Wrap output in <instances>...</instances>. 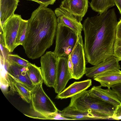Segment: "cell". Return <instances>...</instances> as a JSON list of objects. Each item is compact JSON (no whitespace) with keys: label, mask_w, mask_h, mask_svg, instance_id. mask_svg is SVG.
Returning a JSON list of instances; mask_svg holds the SVG:
<instances>
[{"label":"cell","mask_w":121,"mask_h":121,"mask_svg":"<svg viewBox=\"0 0 121 121\" xmlns=\"http://www.w3.org/2000/svg\"><path fill=\"white\" fill-rule=\"evenodd\" d=\"M115 5L118 8L121 15V0H113Z\"/></svg>","instance_id":"obj_31"},{"label":"cell","mask_w":121,"mask_h":121,"mask_svg":"<svg viewBox=\"0 0 121 121\" xmlns=\"http://www.w3.org/2000/svg\"><path fill=\"white\" fill-rule=\"evenodd\" d=\"M19 0H0V27L2 30L6 21L14 14Z\"/></svg>","instance_id":"obj_16"},{"label":"cell","mask_w":121,"mask_h":121,"mask_svg":"<svg viewBox=\"0 0 121 121\" xmlns=\"http://www.w3.org/2000/svg\"><path fill=\"white\" fill-rule=\"evenodd\" d=\"M70 105L77 109L93 113L98 119L111 118L115 107L89 95L85 90L71 98Z\"/></svg>","instance_id":"obj_3"},{"label":"cell","mask_w":121,"mask_h":121,"mask_svg":"<svg viewBox=\"0 0 121 121\" xmlns=\"http://www.w3.org/2000/svg\"><path fill=\"white\" fill-rule=\"evenodd\" d=\"M88 3V0H63L60 8L66 10L81 22L87 11Z\"/></svg>","instance_id":"obj_12"},{"label":"cell","mask_w":121,"mask_h":121,"mask_svg":"<svg viewBox=\"0 0 121 121\" xmlns=\"http://www.w3.org/2000/svg\"><path fill=\"white\" fill-rule=\"evenodd\" d=\"M7 60L9 61L15 63L20 65L27 67L30 63L28 60L24 59L17 54H8Z\"/></svg>","instance_id":"obj_24"},{"label":"cell","mask_w":121,"mask_h":121,"mask_svg":"<svg viewBox=\"0 0 121 121\" xmlns=\"http://www.w3.org/2000/svg\"><path fill=\"white\" fill-rule=\"evenodd\" d=\"M58 57L53 52H47L41 57V69L44 83L48 87H53L56 77Z\"/></svg>","instance_id":"obj_7"},{"label":"cell","mask_w":121,"mask_h":121,"mask_svg":"<svg viewBox=\"0 0 121 121\" xmlns=\"http://www.w3.org/2000/svg\"><path fill=\"white\" fill-rule=\"evenodd\" d=\"M113 54L121 60V39H116L113 47Z\"/></svg>","instance_id":"obj_25"},{"label":"cell","mask_w":121,"mask_h":121,"mask_svg":"<svg viewBox=\"0 0 121 121\" xmlns=\"http://www.w3.org/2000/svg\"><path fill=\"white\" fill-rule=\"evenodd\" d=\"M28 21L22 19L17 37L16 44L17 46L22 45L25 39Z\"/></svg>","instance_id":"obj_22"},{"label":"cell","mask_w":121,"mask_h":121,"mask_svg":"<svg viewBox=\"0 0 121 121\" xmlns=\"http://www.w3.org/2000/svg\"><path fill=\"white\" fill-rule=\"evenodd\" d=\"M85 56L84 43L81 34L78 35L75 45L68 56V63L69 70L72 72V78L78 80L85 74Z\"/></svg>","instance_id":"obj_5"},{"label":"cell","mask_w":121,"mask_h":121,"mask_svg":"<svg viewBox=\"0 0 121 121\" xmlns=\"http://www.w3.org/2000/svg\"><path fill=\"white\" fill-rule=\"evenodd\" d=\"M93 78L99 82L101 86L110 88L113 85L121 82V71L119 70L107 72Z\"/></svg>","instance_id":"obj_17"},{"label":"cell","mask_w":121,"mask_h":121,"mask_svg":"<svg viewBox=\"0 0 121 121\" xmlns=\"http://www.w3.org/2000/svg\"><path fill=\"white\" fill-rule=\"evenodd\" d=\"M26 71L30 79L34 85L43 81L40 67L30 63L27 67Z\"/></svg>","instance_id":"obj_19"},{"label":"cell","mask_w":121,"mask_h":121,"mask_svg":"<svg viewBox=\"0 0 121 121\" xmlns=\"http://www.w3.org/2000/svg\"><path fill=\"white\" fill-rule=\"evenodd\" d=\"M43 81L35 85L31 91V108L32 110L29 115V117L43 119L46 115L59 110L46 94L42 87Z\"/></svg>","instance_id":"obj_4"},{"label":"cell","mask_w":121,"mask_h":121,"mask_svg":"<svg viewBox=\"0 0 121 121\" xmlns=\"http://www.w3.org/2000/svg\"><path fill=\"white\" fill-rule=\"evenodd\" d=\"M119 60L114 55L104 60L89 68H86L85 74L88 77H94L105 72L121 69Z\"/></svg>","instance_id":"obj_10"},{"label":"cell","mask_w":121,"mask_h":121,"mask_svg":"<svg viewBox=\"0 0 121 121\" xmlns=\"http://www.w3.org/2000/svg\"><path fill=\"white\" fill-rule=\"evenodd\" d=\"M22 19L21 15L14 14L5 22L2 30L0 28L4 45L10 52L17 47L16 40Z\"/></svg>","instance_id":"obj_8"},{"label":"cell","mask_w":121,"mask_h":121,"mask_svg":"<svg viewBox=\"0 0 121 121\" xmlns=\"http://www.w3.org/2000/svg\"><path fill=\"white\" fill-rule=\"evenodd\" d=\"M90 4L92 9L99 14L107 11L115 5L113 0H91Z\"/></svg>","instance_id":"obj_18"},{"label":"cell","mask_w":121,"mask_h":121,"mask_svg":"<svg viewBox=\"0 0 121 121\" xmlns=\"http://www.w3.org/2000/svg\"><path fill=\"white\" fill-rule=\"evenodd\" d=\"M28 21L22 46L27 57L35 59L43 55L52 45L57 27V18L52 9L40 5Z\"/></svg>","instance_id":"obj_2"},{"label":"cell","mask_w":121,"mask_h":121,"mask_svg":"<svg viewBox=\"0 0 121 121\" xmlns=\"http://www.w3.org/2000/svg\"><path fill=\"white\" fill-rule=\"evenodd\" d=\"M0 55L2 56L5 60L7 59V57L9 53L10 52L5 47L4 45L3 40L1 34L0 36Z\"/></svg>","instance_id":"obj_26"},{"label":"cell","mask_w":121,"mask_h":121,"mask_svg":"<svg viewBox=\"0 0 121 121\" xmlns=\"http://www.w3.org/2000/svg\"><path fill=\"white\" fill-rule=\"evenodd\" d=\"M111 118L116 120L121 119V104L115 107Z\"/></svg>","instance_id":"obj_27"},{"label":"cell","mask_w":121,"mask_h":121,"mask_svg":"<svg viewBox=\"0 0 121 121\" xmlns=\"http://www.w3.org/2000/svg\"><path fill=\"white\" fill-rule=\"evenodd\" d=\"M8 61L9 65L7 74L12 78H16L23 72L26 71L27 67L21 66L15 63Z\"/></svg>","instance_id":"obj_21"},{"label":"cell","mask_w":121,"mask_h":121,"mask_svg":"<svg viewBox=\"0 0 121 121\" xmlns=\"http://www.w3.org/2000/svg\"><path fill=\"white\" fill-rule=\"evenodd\" d=\"M101 85L94 86L88 91L89 95L112 104L116 107L121 103L114 91L110 88L104 89Z\"/></svg>","instance_id":"obj_13"},{"label":"cell","mask_w":121,"mask_h":121,"mask_svg":"<svg viewBox=\"0 0 121 121\" xmlns=\"http://www.w3.org/2000/svg\"><path fill=\"white\" fill-rule=\"evenodd\" d=\"M68 60V56L58 57L56 77L53 87L55 93L58 94L63 91L68 81L72 78Z\"/></svg>","instance_id":"obj_9"},{"label":"cell","mask_w":121,"mask_h":121,"mask_svg":"<svg viewBox=\"0 0 121 121\" xmlns=\"http://www.w3.org/2000/svg\"><path fill=\"white\" fill-rule=\"evenodd\" d=\"M91 79L75 82L58 94L56 98L62 99L71 98L82 92L86 90L92 85Z\"/></svg>","instance_id":"obj_14"},{"label":"cell","mask_w":121,"mask_h":121,"mask_svg":"<svg viewBox=\"0 0 121 121\" xmlns=\"http://www.w3.org/2000/svg\"><path fill=\"white\" fill-rule=\"evenodd\" d=\"M112 90L117 94L121 103V82L116 84L111 87Z\"/></svg>","instance_id":"obj_28"},{"label":"cell","mask_w":121,"mask_h":121,"mask_svg":"<svg viewBox=\"0 0 121 121\" xmlns=\"http://www.w3.org/2000/svg\"><path fill=\"white\" fill-rule=\"evenodd\" d=\"M77 36L70 29L58 24L53 52L56 56L58 57L68 56L75 45Z\"/></svg>","instance_id":"obj_6"},{"label":"cell","mask_w":121,"mask_h":121,"mask_svg":"<svg viewBox=\"0 0 121 121\" xmlns=\"http://www.w3.org/2000/svg\"><path fill=\"white\" fill-rule=\"evenodd\" d=\"M115 9L113 8L87 17L82 24L84 49L87 62L95 65L114 55L117 23Z\"/></svg>","instance_id":"obj_1"},{"label":"cell","mask_w":121,"mask_h":121,"mask_svg":"<svg viewBox=\"0 0 121 121\" xmlns=\"http://www.w3.org/2000/svg\"><path fill=\"white\" fill-rule=\"evenodd\" d=\"M116 39H121V17L116 26Z\"/></svg>","instance_id":"obj_30"},{"label":"cell","mask_w":121,"mask_h":121,"mask_svg":"<svg viewBox=\"0 0 121 121\" xmlns=\"http://www.w3.org/2000/svg\"><path fill=\"white\" fill-rule=\"evenodd\" d=\"M59 112L63 117L73 120L98 119L93 113L79 110L70 104L62 110L59 111Z\"/></svg>","instance_id":"obj_15"},{"label":"cell","mask_w":121,"mask_h":121,"mask_svg":"<svg viewBox=\"0 0 121 121\" xmlns=\"http://www.w3.org/2000/svg\"><path fill=\"white\" fill-rule=\"evenodd\" d=\"M54 12L57 17L58 24L68 27L77 35L81 34L83 30L82 24L74 16L60 7L56 8Z\"/></svg>","instance_id":"obj_11"},{"label":"cell","mask_w":121,"mask_h":121,"mask_svg":"<svg viewBox=\"0 0 121 121\" xmlns=\"http://www.w3.org/2000/svg\"><path fill=\"white\" fill-rule=\"evenodd\" d=\"M11 77L15 91L18 93L23 100L30 103L31 101V91L19 83L14 81Z\"/></svg>","instance_id":"obj_20"},{"label":"cell","mask_w":121,"mask_h":121,"mask_svg":"<svg viewBox=\"0 0 121 121\" xmlns=\"http://www.w3.org/2000/svg\"><path fill=\"white\" fill-rule=\"evenodd\" d=\"M36 2L40 5L47 7L49 5L54 4L56 0H29Z\"/></svg>","instance_id":"obj_29"},{"label":"cell","mask_w":121,"mask_h":121,"mask_svg":"<svg viewBox=\"0 0 121 121\" xmlns=\"http://www.w3.org/2000/svg\"><path fill=\"white\" fill-rule=\"evenodd\" d=\"M12 78L14 81L19 83L30 91L33 90L35 86L31 80L27 71L23 72L16 78Z\"/></svg>","instance_id":"obj_23"}]
</instances>
